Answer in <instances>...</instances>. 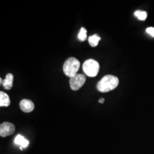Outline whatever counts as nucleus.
I'll use <instances>...</instances> for the list:
<instances>
[{"instance_id":"f257e3e1","label":"nucleus","mask_w":154,"mask_h":154,"mask_svg":"<svg viewBox=\"0 0 154 154\" xmlns=\"http://www.w3.org/2000/svg\"><path fill=\"white\" fill-rule=\"evenodd\" d=\"M118 77L112 75H106L103 77L97 84V89L100 92L107 93L111 91L118 86Z\"/></svg>"},{"instance_id":"f03ea898","label":"nucleus","mask_w":154,"mask_h":154,"mask_svg":"<svg viewBox=\"0 0 154 154\" xmlns=\"http://www.w3.org/2000/svg\"><path fill=\"white\" fill-rule=\"evenodd\" d=\"M80 67V62L74 57H70L66 60L63 66V70L67 77H74L77 74Z\"/></svg>"},{"instance_id":"7ed1b4c3","label":"nucleus","mask_w":154,"mask_h":154,"mask_svg":"<svg viewBox=\"0 0 154 154\" xmlns=\"http://www.w3.org/2000/svg\"><path fill=\"white\" fill-rule=\"evenodd\" d=\"M83 70L88 77H96L99 72V63L93 59H89L83 63Z\"/></svg>"},{"instance_id":"20e7f679","label":"nucleus","mask_w":154,"mask_h":154,"mask_svg":"<svg viewBox=\"0 0 154 154\" xmlns=\"http://www.w3.org/2000/svg\"><path fill=\"white\" fill-rule=\"evenodd\" d=\"M86 82V77L83 74H77L74 77L70 78V86L74 91H77L81 88Z\"/></svg>"},{"instance_id":"39448f33","label":"nucleus","mask_w":154,"mask_h":154,"mask_svg":"<svg viewBox=\"0 0 154 154\" xmlns=\"http://www.w3.org/2000/svg\"><path fill=\"white\" fill-rule=\"evenodd\" d=\"M15 131V126L9 122H4L0 126V135L2 137H6L11 135Z\"/></svg>"},{"instance_id":"423d86ee","label":"nucleus","mask_w":154,"mask_h":154,"mask_svg":"<svg viewBox=\"0 0 154 154\" xmlns=\"http://www.w3.org/2000/svg\"><path fill=\"white\" fill-rule=\"evenodd\" d=\"M20 109L25 112H30L34 109V104L29 99H22L20 103Z\"/></svg>"},{"instance_id":"0eeeda50","label":"nucleus","mask_w":154,"mask_h":154,"mask_svg":"<svg viewBox=\"0 0 154 154\" xmlns=\"http://www.w3.org/2000/svg\"><path fill=\"white\" fill-rule=\"evenodd\" d=\"M14 76L12 74L9 73L6 75L5 79L2 81V85L6 90H10L13 87Z\"/></svg>"},{"instance_id":"6e6552de","label":"nucleus","mask_w":154,"mask_h":154,"mask_svg":"<svg viewBox=\"0 0 154 154\" xmlns=\"http://www.w3.org/2000/svg\"><path fill=\"white\" fill-rule=\"evenodd\" d=\"M11 104V100L9 95L3 91L0 92V106L8 107Z\"/></svg>"},{"instance_id":"1a4fd4ad","label":"nucleus","mask_w":154,"mask_h":154,"mask_svg":"<svg viewBox=\"0 0 154 154\" xmlns=\"http://www.w3.org/2000/svg\"><path fill=\"white\" fill-rule=\"evenodd\" d=\"M14 142L18 145L21 146L22 147H26L29 144V141L21 135H18L15 138Z\"/></svg>"},{"instance_id":"9d476101","label":"nucleus","mask_w":154,"mask_h":154,"mask_svg":"<svg viewBox=\"0 0 154 154\" xmlns=\"http://www.w3.org/2000/svg\"><path fill=\"white\" fill-rule=\"evenodd\" d=\"M101 38L97 34H94L91 36L88 37V41L89 44L92 47H96L99 43V41H100Z\"/></svg>"},{"instance_id":"9b49d317","label":"nucleus","mask_w":154,"mask_h":154,"mask_svg":"<svg viewBox=\"0 0 154 154\" xmlns=\"http://www.w3.org/2000/svg\"><path fill=\"white\" fill-rule=\"evenodd\" d=\"M134 14L139 20H141V21L146 20V19L147 18V12L141 11H135Z\"/></svg>"},{"instance_id":"f8f14e48","label":"nucleus","mask_w":154,"mask_h":154,"mask_svg":"<svg viewBox=\"0 0 154 154\" xmlns=\"http://www.w3.org/2000/svg\"><path fill=\"white\" fill-rule=\"evenodd\" d=\"M87 38V30L85 28H81L78 34V39L81 41H85Z\"/></svg>"},{"instance_id":"ddd939ff","label":"nucleus","mask_w":154,"mask_h":154,"mask_svg":"<svg viewBox=\"0 0 154 154\" xmlns=\"http://www.w3.org/2000/svg\"><path fill=\"white\" fill-rule=\"evenodd\" d=\"M146 32L154 37V28L150 27V28H147L146 29Z\"/></svg>"},{"instance_id":"4468645a","label":"nucleus","mask_w":154,"mask_h":154,"mask_svg":"<svg viewBox=\"0 0 154 154\" xmlns=\"http://www.w3.org/2000/svg\"><path fill=\"white\" fill-rule=\"evenodd\" d=\"M105 102V99L104 98H101L99 100V102L100 103H103Z\"/></svg>"}]
</instances>
